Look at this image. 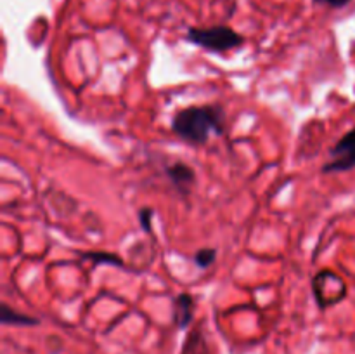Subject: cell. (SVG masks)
I'll return each mask as SVG.
<instances>
[{
	"label": "cell",
	"mask_w": 355,
	"mask_h": 354,
	"mask_svg": "<svg viewBox=\"0 0 355 354\" xmlns=\"http://www.w3.org/2000/svg\"><path fill=\"white\" fill-rule=\"evenodd\" d=\"M173 318L180 330L187 328L194 318V298L189 294H179L173 301Z\"/></svg>",
	"instance_id": "obj_5"
},
{
	"label": "cell",
	"mask_w": 355,
	"mask_h": 354,
	"mask_svg": "<svg viewBox=\"0 0 355 354\" xmlns=\"http://www.w3.org/2000/svg\"><path fill=\"white\" fill-rule=\"evenodd\" d=\"M172 130L182 141L205 146L211 134H225V113L218 104H196L177 111L172 118Z\"/></svg>",
	"instance_id": "obj_1"
},
{
	"label": "cell",
	"mask_w": 355,
	"mask_h": 354,
	"mask_svg": "<svg viewBox=\"0 0 355 354\" xmlns=\"http://www.w3.org/2000/svg\"><path fill=\"white\" fill-rule=\"evenodd\" d=\"M189 44L198 45L214 54L232 51L245 44V37L225 24H217L210 28H189L186 33Z\"/></svg>",
	"instance_id": "obj_2"
},
{
	"label": "cell",
	"mask_w": 355,
	"mask_h": 354,
	"mask_svg": "<svg viewBox=\"0 0 355 354\" xmlns=\"http://www.w3.org/2000/svg\"><path fill=\"white\" fill-rule=\"evenodd\" d=\"M137 217H139V226L144 233L151 235L153 233V217H155V210L151 207H142L139 208L137 212Z\"/></svg>",
	"instance_id": "obj_9"
},
{
	"label": "cell",
	"mask_w": 355,
	"mask_h": 354,
	"mask_svg": "<svg viewBox=\"0 0 355 354\" xmlns=\"http://www.w3.org/2000/svg\"><path fill=\"white\" fill-rule=\"evenodd\" d=\"M0 321H2L3 325L14 326H37L38 323H40L37 318H31L30 314H23V312L14 311V309L9 307L6 302L0 305Z\"/></svg>",
	"instance_id": "obj_6"
},
{
	"label": "cell",
	"mask_w": 355,
	"mask_h": 354,
	"mask_svg": "<svg viewBox=\"0 0 355 354\" xmlns=\"http://www.w3.org/2000/svg\"><path fill=\"white\" fill-rule=\"evenodd\" d=\"M331 160L322 165V174L349 172L355 169V128L347 132L331 149H329Z\"/></svg>",
	"instance_id": "obj_3"
},
{
	"label": "cell",
	"mask_w": 355,
	"mask_h": 354,
	"mask_svg": "<svg viewBox=\"0 0 355 354\" xmlns=\"http://www.w3.org/2000/svg\"><path fill=\"white\" fill-rule=\"evenodd\" d=\"M349 2L350 0H314V3H322V6H329L333 9H342Z\"/></svg>",
	"instance_id": "obj_10"
},
{
	"label": "cell",
	"mask_w": 355,
	"mask_h": 354,
	"mask_svg": "<svg viewBox=\"0 0 355 354\" xmlns=\"http://www.w3.org/2000/svg\"><path fill=\"white\" fill-rule=\"evenodd\" d=\"M215 259H217V250L211 248V246H205L194 253V264L200 269H208L215 262Z\"/></svg>",
	"instance_id": "obj_8"
},
{
	"label": "cell",
	"mask_w": 355,
	"mask_h": 354,
	"mask_svg": "<svg viewBox=\"0 0 355 354\" xmlns=\"http://www.w3.org/2000/svg\"><path fill=\"white\" fill-rule=\"evenodd\" d=\"M80 257H82L83 260H90V262L97 264V266H114V267L125 266L121 257L111 252H83L80 253Z\"/></svg>",
	"instance_id": "obj_7"
},
{
	"label": "cell",
	"mask_w": 355,
	"mask_h": 354,
	"mask_svg": "<svg viewBox=\"0 0 355 354\" xmlns=\"http://www.w3.org/2000/svg\"><path fill=\"white\" fill-rule=\"evenodd\" d=\"M165 174L166 177H168L170 183L173 184V187H175L180 194H184V196H187V194L191 193L194 183H196V174H194V170L182 162L166 165Z\"/></svg>",
	"instance_id": "obj_4"
}]
</instances>
